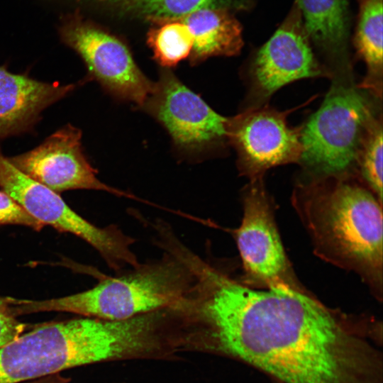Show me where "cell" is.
I'll return each mask as SVG.
<instances>
[{"label": "cell", "instance_id": "6da1fadb", "mask_svg": "<svg viewBox=\"0 0 383 383\" xmlns=\"http://www.w3.org/2000/svg\"><path fill=\"white\" fill-rule=\"evenodd\" d=\"M195 276L192 313L223 353L279 383H382L377 338L304 289H257L206 262Z\"/></svg>", "mask_w": 383, "mask_h": 383}, {"label": "cell", "instance_id": "7a4b0ae2", "mask_svg": "<svg viewBox=\"0 0 383 383\" xmlns=\"http://www.w3.org/2000/svg\"><path fill=\"white\" fill-rule=\"evenodd\" d=\"M292 204L315 253L357 274L382 297V203L354 174L313 177L294 189Z\"/></svg>", "mask_w": 383, "mask_h": 383}, {"label": "cell", "instance_id": "3957f363", "mask_svg": "<svg viewBox=\"0 0 383 383\" xmlns=\"http://www.w3.org/2000/svg\"><path fill=\"white\" fill-rule=\"evenodd\" d=\"M134 319L87 317L38 326L0 348V383H20L69 368L136 355Z\"/></svg>", "mask_w": 383, "mask_h": 383}, {"label": "cell", "instance_id": "277c9868", "mask_svg": "<svg viewBox=\"0 0 383 383\" xmlns=\"http://www.w3.org/2000/svg\"><path fill=\"white\" fill-rule=\"evenodd\" d=\"M141 265L130 274L105 279L87 291L45 300L14 299L16 316L64 311L108 321H121L164 310L183 311L194 277L177 257Z\"/></svg>", "mask_w": 383, "mask_h": 383}, {"label": "cell", "instance_id": "5b68a950", "mask_svg": "<svg viewBox=\"0 0 383 383\" xmlns=\"http://www.w3.org/2000/svg\"><path fill=\"white\" fill-rule=\"evenodd\" d=\"M340 71L320 107L301 127L299 162L313 177L353 174L362 140L377 116L353 82L350 68Z\"/></svg>", "mask_w": 383, "mask_h": 383}, {"label": "cell", "instance_id": "8992f818", "mask_svg": "<svg viewBox=\"0 0 383 383\" xmlns=\"http://www.w3.org/2000/svg\"><path fill=\"white\" fill-rule=\"evenodd\" d=\"M0 188L43 225L74 234L94 248L114 270L140 266L134 240L115 226L96 227L74 211L56 192L18 170L0 151Z\"/></svg>", "mask_w": 383, "mask_h": 383}, {"label": "cell", "instance_id": "52a82bcc", "mask_svg": "<svg viewBox=\"0 0 383 383\" xmlns=\"http://www.w3.org/2000/svg\"><path fill=\"white\" fill-rule=\"evenodd\" d=\"M59 33L61 40L81 57L90 77L116 97L143 106L154 83L121 39L77 10L63 16Z\"/></svg>", "mask_w": 383, "mask_h": 383}, {"label": "cell", "instance_id": "ba28073f", "mask_svg": "<svg viewBox=\"0 0 383 383\" xmlns=\"http://www.w3.org/2000/svg\"><path fill=\"white\" fill-rule=\"evenodd\" d=\"M250 107L263 106L278 89L295 81L330 77L316 57L301 11L294 1L271 37L252 55L246 71Z\"/></svg>", "mask_w": 383, "mask_h": 383}, {"label": "cell", "instance_id": "9c48e42d", "mask_svg": "<svg viewBox=\"0 0 383 383\" xmlns=\"http://www.w3.org/2000/svg\"><path fill=\"white\" fill-rule=\"evenodd\" d=\"M262 178L250 180L244 190L243 216L234 231L245 284L260 289L285 284L303 289L285 255Z\"/></svg>", "mask_w": 383, "mask_h": 383}, {"label": "cell", "instance_id": "30bf717a", "mask_svg": "<svg viewBox=\"0 0 383 383\" xmlns=\"http://www.w3.org/2000/svg\"><path fill=\"white\" fill-rule=\"evenodd\" d=\"M142 108L187 152H200L228 141V118L213 111L169 69L161 72Z\"/></svg>", "mask_w": 383, "mask_h": 383}, {"label": "cell", "instance_id": "8fae6325", "mask_svg": "<svg viewBox=\"0 0 383 383\" xmlns=\"http://www.w3.org/2000/svg\"><path fill=\"white\" fill-rule=\"evenodd\" d=\"M280 111L267 106L248 107L228 118L227 138L235 148L242 174L250 180L263 177L270 169L299 162L302 146L300 128H293Z\"/></svg>", "mask_w": 383, "mask_h": 383}, {"label": "cell", "instance_id": "7c38bea8", "mask_svg": "<svg viewBox=\"0 0 383 383\" xmlns=\"http://www.w3.org/2000/svg\"><path fill=\"white\" fill-rule=\"evenodd\" d=\"M82 131L67 124L34 149L11 157V163L28 177L56 193L94 189L129 196L101 182L82 149Z\"/></svg>", "mask_w": 383, "mask_h": 383}, {"label": "cell", "instance_id": "4fadbf2b", "mask_svg": "<svg viewBox=\"0 0 383 383\" xmlns=\"http://www.w3.org/2000/svg\"><path fill=\"white\" fill-rule=\"evenodd\" d=\"M75 88L48 83L0 66V138L21 133L37 122L40 113Z\"/></svg>", "mask_w": 383, "mask_h": 383}, {"label": "cell", "instance_id": "5bb4252c", "mask_svg": "<svg viewBox=\"0 0 383 383\" xmlns=\"http://www.w3.org/2000/svg\"><path fill=\"white\" fill-rule=\"evenodd\" d=\"M312 45L338 68L350 65V0H294Z\"/></svg>", "mask_w": 383, "mask_h": 383}, {"label": "cell", "instance_id": "9a60e30c", "mask_svg": "<svg viewBox=\"0 0 383 383\" xmlns=\"http://www.w3.org/2000/svg\"><path fill=\"white\" fill-rule=\"evenodd\" d=\"M180 20L188 27L193 38L189 57L195 65L213 56H233L243 45V28L233 13L218 9H204Z\"/></svg>", "mask_w": 383, "mask_h": 383}, {"label": "cell", "instance_id": "2e32d148", "mask_svg": "<svg viewBox=\"0 0 383 383\" xmlns=\"http://www.w3.org/2000/svg\"><path fill=\"white\" fill-rule=\"evenodd\" d=\"M121 18L148 20L153 23L180 19L196 11L218 9L248 11L253 0H89Z\"/></svg>", "mask_w": 383, "mask_h": 383}, {"label": "cell", "instance_id": "e0dca14e", "mask_svg": "<svg viewBox=\"0 0 383 383\" xmlns=\"http://www.w3.org/2000/svg\"><path fill=\"white\" fill-rule=\"evenodd\" d=\"M382 0H358L353 45L366 66L358 87L381 99L382 95Z\"/></svg>", "mask_w": 383, "mask_h": 383}, {"label": "cell", "instance_id": "ac0fdd59", "mask_svg": "<svg viewBox=\"0 0 383 383\" xmlns=\"http://www.w3.org/2000/svg\"><path fill=\"white\" fill-rule=\"evenodd\" d=\"M154 23L155 26L148 33L147 43L157 63L169 69L189 57L193 38L184 22L174 19Z\"/></svg>", "mask_w": 383, "mask_h": 383}, {"label": "cell", "instance_id": "d6986e66", "mask_svg": "<svg viewBox=\"0 0 383 383\" xmlns=\"http://www.w3.org/2000/svg\"><path fill=\"white\" fill-rule=\"evenodd\" d=\"M382 114L370 126L357 159L361 179L382 203Z\"/></svg>", "mask_w": 383, "mask_h": 383}, {"label": "cell", "instance_id": "ffe728a7", "mask_svg": "<svg viewBox=\"0 0 383 383\" xmlns=\"http://www.w3.org/2000/svg\"><path fill=\"white\" fill-rule=\"evenodd\" d=\"M21 225L40 231L44 225L28 213L4 191H0V226Z\"/></svg>", "mask_w": 383, "mask_h": 383}, {"label": "cell", "instance_id": "44dd1931", "mask_svg": "<svg viewBox=\"0 0 383 383\" xmlns=\"http://www.w3.org/2000/svg\"><path fill=\"white\" fill-rule=\"evenodd\" d=\"M25 328L16 318L9 297L0 296V348L19 337Z\"/></svg>", "mask_w": 383, "mask_h": 383}]
</instances>
